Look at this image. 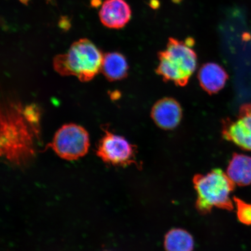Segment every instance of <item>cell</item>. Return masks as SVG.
<instances>
[{"instance_id": "6da1fadb", "label": "cell", "mask_w": 251, "mask_h": 251, "mask_svg": "<svg viewBox=\"0 0 251 251\" xmlns=\"http://www.w3.org/2000/svg\"><path fill=\"white\" fill-rule=\"evenodd\" d=\"M40 113L36 105L9 102L1 111V155L11 164L23 166L35 155L40 135Z\"/></svg>"}, {"instance_id": "7a4b0ae2", "label": "cell", "mask_w": 251, "mask_h": 251, "mask_svg": "<svg viewBox=\"0 0 251 251\" xmlns=\"http://www.w3.org/2000/svg\"><path fill=\"white\" fill-rule=\"evenodd\" d=\"M103 57L92 41L81 39L72 44L67 52L55 56L53 67L61 76H75L88 82L101 72Z\"/></svg>"}, {"instance_id": "3957f363", "label": "cell", "mask_w": 251, "mask_h": 251, "mask_svg": "<svg viewBox=\"0 0 251 251\" xmlns=\"http://www.w3.org/2000/svg\"><path fill=\"white\" fill-rule=\"evenodd\" d=\"M192 39L186 42L169 38L164 51L158 53L156 72L163 80L183 87L196 70L197 56L192 49Z\"/></svg>"}, {"instance_id": "277c9868", "label": "cell", "mask_w": 251, "mask_h": 251, "mask_svg": "<svg viewBox=\"0 0 251 251\" xmlns=\"http://www.w3.org/2000/svg\"><path fill=\"white\" fill-rule=\"evenodd\" d=\"M193 183L197 194L196 207L201 214H208L213 208L234 209L231 195L235 185L226 173L215 169L205 175L198 174L193 178Z\"/></svg>"}, {"instance_id": "5b68a950", "label": "cell", "mask_w": 251, "mask_h": 251, "mask_svg": "<svg viewBox=\"0 0 251 251\" xmlns=\"http://www.w3.org/2000/svg\"><path fill=\"white\" fill-rule=\"evenodd\" d=\"M90 145L89 134L85 128L69 124L59 128L47 148H51L62 159L76 161L87 154Z\"/></svg>"}, {"instance_id": "8992f818", "label": "cell", "mask_w": 251, "mask_h": 251, "mask_svg": "<svg viewBox=\"0 0 251 251\" xmlns=\"http://www.w3.org/2000/svg\"><path fill=\"white\" fill-rule=\"evenodd\" d=\"M136 147L125 137L105 129L96 154L106 164L126 166L136 164Z\"/></svg>"}, {"instance_id": "52a82bcc", "label": "cell", "mask_w": 251, "mask_h": 251, "mask_svg": "<svg viewBox=\"0 0 251 251\" xmlns=\"http://www.w3.org/2000/svg\"><path fill=\"white\" fill-rule=\"evenodd\" d=\"M222 134L241 149L251 151V104L241 106L236 118L223 121Z\"/></svg>"}, {"instance_id": "ba28073f", "label": "cell", "mask_w": 251, "mask_h": 251, "mask_svg": "<svg viewBox=\"0 0 251 251\" xmlns=\"http://www.w3.org/2000/svg\"><path fill=\"white\" fill-rule=\"evenodd\" d=\"M151 115L159 127L164 130H172L180 124L183 111L176 100L166 97L155 103Z\"/></svg>"}, {"instance_id": "9c48e42d", "label": "cell", "mask_w": 251, "mask_h": 251, "mask_svg": "<svg viewBox=\"0 0 251 251\" xmlns=\"http://www.w3.org/2000/svg\"><path fill=\"white\" fill-rule=\"evenodd\" d=\"M131 17V9L125 0H105L99 12L100 21L109 29H122Z\"/></svg>"}, {"instance_id": "30bf717a", "label": "cell", "mask_w": 251, "mask_h": 251, "mask_svg": "<svg viewBox=\"0 0 251 251\" xmlns=\"http://www.w3.org/2000/svg\"><path fill=\"white\" fill-rule=\"evenodd\" d=\"M198 78L202 89L209 94H213L224 89L228 75L221 65L209 62L201 67Z\"/></svg>"}, {"instance_id": "8fae6325", "label": "cell", "mask_w": 251, "mask_h": 251, "mask_svg": "<svg viewBox=\"0 0 251 251\" xmlns=\"http://www.w3.org/2000/svg\"><path fill=\"white\" fill-rule=\"evenodd\" d=\"M226 174L235 185L249 186L251 184V157L234 153L229 162Z\"/></svg>"}, {"instance_id": "7c38bea8", "label": "cell", "mask_w": 251, "mask_h": 251, "mask_svg": "<svg viewBox=\"0 0 251 251\" xmlns=\"http://www.w3.org/2000/svg\"><path fill=\"white\" fill-rule=\"evenodd\" d=\"M128 65L124 55L117 52L103 55L101 72L108 80H121L128 75Z\"/></svg>"}, {"instance_id": "4fadbf2b", "label": "cell", "mask_w": 251, "mask_h": 251, "mask_svg": "<svg viewBox=\"0 0 251 251\" xmlns=\"http://www.w3.org/2000/svg\"><path fill=\"white\" fill-rule=\"evenodd\" d=\"M164 245L166 251H193L194 240L184 229L173 228L166 233Z\"/></svg>"}, {"instance_id": "5bb4252c", "label": "cell", "mask_w": 251, "mask_h": 251, "mask_svg": "<svg viewBox=\"0 0 251 251\" xmlns=\"http://www.w3.org/2000/svg\"><path fill=\"white\" fill-rule=\"evenodd\" d=\"M234 206L236 207L237 216L238 221L245 225H251V203L233 197Z\"/></svg>"}]
</instances>
